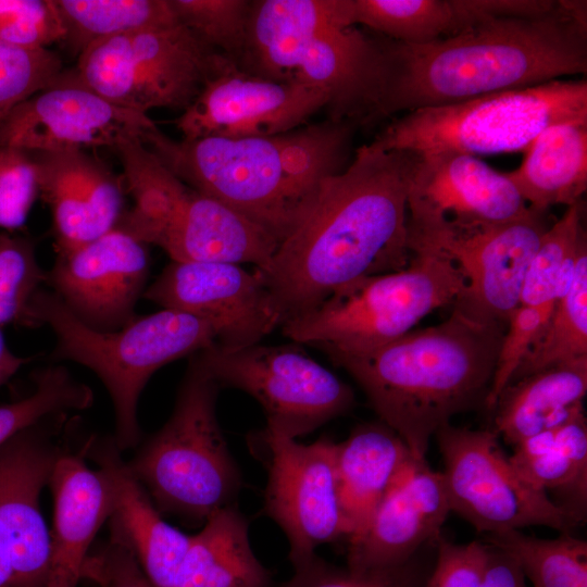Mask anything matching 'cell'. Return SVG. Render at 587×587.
<instances>
[{
  "label": "cell",
  "instance_id": "30",
  "mask_svg": "<svg viewBox=\"0 0 587 587\" xmlns=\"http://www.w3.org/2000/svg\"><path fill=\"white\" fill-rule=\"evenodd\" d=\"M271 572L255 557L249 521L237 505L212 514L190 536L174 587H271Z\"/></svg>",
  "mask_w": 587,
  "mask_h": 587
},
{
  "label": "cell",
  "instance_id": "44",
  "mask_svg": "<svg viewBox=\"0 0 587 587\" xmlns=\"http://www.w3.org/2000/svg\"><path fill=\"white\" fill-rule=\"evenodd\" d=\"M37 196V168L32 153L0 146V228L23 226Z\"/></svg>",
  "mask_w": 587,
  "mask_h": 587
},
{
  "label": "cell",
  "instance_id": "9",
  "mask_svg": "<svg viewBox=\"0 0 587 587\" xmlns=\"http://www.w3.org/2000/svg\"><path fill=\"white\" fill-rule=\"evenodd\" d=\"M564 122L587 123L586 79H557L408 112L390 122L369 145L382 151L419 155L519 152L525 151L544 129Z\"/></svg>",
  "mask_w": 587,
  "mask_h": 587
},
{
  "label": "cell",
  "instance_id": "24",
  "mask_svg": "<svg viewBox=\"0 0 587 587\" xmlns=\"http://www.w3.org/2000/svg\"><path fill=\"white\" fill-rule=\"evenodd\" d=\"M86 457L96 463L110 488L109 527L128 545L154 587H174L191 535L164 521L123 460L113 436L90 437Z\"/></svg>",
  "mask_w": 587,
  "mask_h": 587
},
{
  "label": "cell",
  "instance_id": "3",
  "mask_svg": "<svg viewBox=\"0 0 587 587\" xmlns=\"http://www.w3.org/2000/svg\"><path fill=\"white\" fill-rule=\"evenodd\" d=\"M353 126L328 118L272 136L180 140L157 127L142 142L184 183L279 245L303 218L321 183L345 168Z\"/></svg>",
  "mask_w": 587,
  "mask_h": 587
},
{
  "label": "cell",
  "instance_id": "7",
  "mask_svg": "<svg viewBox=\"0 0 587 587\" xmlns=\"http://www.w3.org/2000/svg\"><path fill=\"white\" fill-rule=\"evenodd\" d=\"M133 207L116 227L174 262L265 266L278 242L260 226L173 174L139 138L115 149Z\"/></svg>",
  "mask_w": 587,
  "mask_h": 587
},
{
  "label": "cell",
  "instance_id": "14",
  "mask_svg": "<svg viewBox=\"0 0 587 587\" xmlns=\"http://www.w3.org/2000/svg\"><path fill=\"white\" fill-rule=\"evenodd\" d=\"M251 445L267 471L263 512L286 535L294 567L315 555L319 546L347 539L335 472L336 442L323 437L304 445L262 429Z\"/></svg>",
  "mask_w": 587,
  "mask_h": 587
},
{
  "label": "cell",
  "instance_id": "23",
  "mask_svg": "<svg viewBox=\"0 0 587 587\" xmlns=\"http://www.w3.org/2000/svg\"><path fill=\"white\" fill-rule=\"evenodd\" d=\"M39 196L52 214L57 254L114 229L123 215L120 179L83 150L30 152Z\"/></svg>",
  "mask_w": 587,
  "mask_h": 587
},
{
  "label": "cell",
  "instance_id": "35",
  "mask_svg": "<svg viewBox=\"0 0 587 587\" xmlns=\"http://www.w3.org/2000/svg\"><path fill=\"white\" fill-rule=\"evenodd\" d=\"M486 538L515 560L533 587H587V542L570 533L549 539L508 530Z\"/></svg>",
  "mask_w": 587,
  "mask_h": 587
},
{
  "label": "cell",
  "instance_id": "29",
  "mask_svg": "<svg viewBox=\"0 0 587 587\" xmlns=\"http://www.w3.org/2000/svg\"><path fill=\"white\" fill-rule=\"evenodd\" d=\"M522 164L507 172L534 210L571 207L587 189V123L564 122L544 129L524 151Z\"/></svg>",
  "mask_w": 587,
  "mask_h": 587
},
{
  "label": "cell",
  "instance_id": "25",
  "mask_svg": "<svg viewBox=\"0 0 587 587\" xmlns=\"http://www.w3.org/2000/svg\"><path fill=\"white\" fill-rule=\"evenodd\" d=\"M48 486L53 521L46 587H76L91 544L110 517V488L102 473L87 465L86 441L79 451L65 449Z\"/></svg>",
  "mask_w": 587,
  "mask_h": 587
},
{
  "label": "cell",
  "instance_id": "41",
  "mask_svg": "<svg viewBox=\"0 0 587 587\" xmlns=\"http://www.w3.org/2000/svg\"><path fill=\"white\" fill-rule=\"evenodd\" d=\"M55 0H0V42L23 50H46L65 38Z\"/></svg>",
  "mask_w": 587,
  "mask_h": 587
},
{
  "label": "cell",
  "instance_id": "33",
  "mask_svg": "<svg viewBox=\"0 0 587 587\" xmlns=\"http://www.w3.org/2000/svg\"><path fill=\"white\" fill-rule=\"evenodd\" d=\"M587 248L582 202L550 224L528 265L520 304L553 308L570 289L580 252Z\"/></svg>",
  "mask_w": 587,
  "mask_h": 587
},
{
  "label": "cell",
  "instance_id": "26",
  "mask_svg": "<svg viewBox=\"0 0 587 587\" xmlns=\"http://www.w3.org/2000/svg\"><path fill=\"white\" fill-rule=\"evenodd\" d=\"M554 0H351L352 25L411 45L459 35L484 22L534 16L551 11Z\"/></svg>",
  "mask_w": 587,
  "mask_h": 587
},
{
  "label": "cell",
  "instance_id": "22",
  "mask_svg": "<svg viewBox=\"0 0 587 587\" xmlns=\"http://www.w3.org/2000/svg\"><path fill=\"white\" fill-rule=\"evenodd\" d=\"M451 512L441 472L413 457L387 490L363 530L348 540L353 571L402 564L435 544Z\"/></svg>",
  "mask_w": 587,
  "mask_h": 587
},
{
  "label": "cell",
  "instance_id": "18",
  "mask_svg": "<svg viewBox=\"0 0 587 587\" xmlns=\"http://www.w3.org/2000/svg\"><path fill=\"white\" fill-rule=\"evenodd\" d=\"M142 297L207 321L226 350L257 345L282 324L260 276L240 264L172 261Z\"/></svg>",
  "mask_w": 587,
  "mask_h": 587
},
{
  "label": "cell",
  "instance_id": "34",
  "mask_svg": "<svg viewBox=\"0 0 587 587\" xmlns=\"http://www.w3.org/2000/svg\"><path fill=\"white\" fill-rule=\"evenodd\" d=\"M584 358H587V248L578 257L570 289L555 301L545 327L510 383Z\"/></svg>",
  "mask_w": 587,
  "mask_h": 587
},
{
  "label": "cell",
  "instance_id": "2",
  "mask_svg": "<svg viewBox=\"0 0 587 587\" xmlns=\"http://www.w3.org/2000/svg\"><path fill=\"white\" fill-rule=\"evenodd\" d=\"M379 40L376 96L362 125L585 74L586 2L557 1L540 15L490 20L428 43Z\"/></svg>",
  "mask_w": 587,
  "mask_h": 587
},
{
  "label": "cell",
  "instance_id": "46",
  "mask_svg": "<svg viewBox=\"0 0 587 587\" xmlns=\"http://www.w3.org/2000/svg\"><path fill=\"white\" fill-rule=\"evenodd\" d=\"M82 578L100 587H154L128 545L112 528L109 539L87 557Z\"/></svg>",
  "mask_w": 587,
  "mask_h": 587
},
{
  "label": "cell",
  "instance_id": "45",
  "mask_svg": "<svg viewBox=\"0 0 587 587\" xmlns=\"http://www.w3.org/2000/svg\"><path fill=\"white\" fill-rule=\"evenodd\" d=\"M436 557L425 587H479L489 546L474 540L455 544L441 536L435 542Z\"/></svg>",
  "mask_w": 587,
  "mask_h": 587
},
{
  "label": "cell",
  "instance_id": "20",
  "mask_svg": "<svg viewBox=\"0 0 587 587\" xmlns=\"http://www.w3.org/2000/svg\"><path fill=\"white\" fill-rule=\"evenodd\" d=\"M147 245L118 227L57 254L46 285L86 326L112 332L130 323L146 290Z\"/></svg>",
  "mask_w": 587,
  "mask_h": 587
},
{
  "label": "cell",
  "instance_id": "17",
  "mask_svg": "<svg viewBox=\"0 0 587 587\" xmlns=\"http://www.w3.org/2000/svg\"><path fill=\"white\" fill-rule=\"evenodd\" d=\"M154 128L148 114L113 104L74 73H61L0 118V146L28 152L116 149L124 140H142Z\"/></svg>",
  "mask_w": 587,
  "mask_h": 587
},
{
  "label": "cell",
  "instance_id": "21",
  "mask_svg": "<svg viewBox=\"0 0 587 587\" xmlns=\"http://www.w3.org/2000/svg\"><path fill=\"white\" fill-rule=\"evenodd\" d=\"M416 155L408 196L410 223L492 224L530 209L507 173L475 155L455 151Z\"/></svg>",
  "mask_w": 587,
  "mask_h": 587
},
{
  "label": "cell",
  "instance_id": "40",
  "mask_svg": "<svg viewBox=\"0 0 587 587\" xmlns=\"http://www.w3.org/2000/svg\"><path fill=\"white\" fill-rule=\"evenodd\" d=\"M419 553L402 564L366 571L337 567L315 554L294 567L295 574L283 587H425L433 565L425 564Z\"/></svg>",
  "mask_w": 587,
  "mask_h": 587
},
{
  "label": "cell",
  "instance_id": "39",
  "mask_svg": "<svg viewBox=\"0 0 587 587\" xmlns=\"http://www.w3.org/2000/svg\"><path fill=\"white\" fill-rule=\"evenodd\" d=\"M46 278L32 242L0 233V327H37L33 303Z\"/></svg>",
  "mask_w": 587,
  "mask_h": 587
},
{
  "label": "cell",
  "instance_id": "5",
  "mask_svg": "<svg viewBox=\"0 0 587 587\" xmlns=\"http://www.w3.org/2000/svg\"><path fill=\"white\" fill-rule=\"evenodd\" d=\"M220 389L190 355L171 416L127 462L158 511L188 525L237 505L242 486L217 420Z\"/></svg>",
  "mask_w": 587,
  "mask_h": 587
},
{
  "label": "cell",
  "instance_id": "47",
  "mask_svg": "<svg viewBox=\"0 0 587 587\" xmlns=\"http://www.w3.org/2000/svg\"><path fill=\"white\" fill-rule=\"evenodd\" d=\"M488 546V559L479 587H527L526 578L515 560Z\"/></svg>",
  "mask_w": 587,
  "mask_h": 587
},
{
  "label": "cell",
  "instance_id": "13",
  "mask_svg": "<svg viewBox=\"0 0 587 587\" xmlns=\"http://www.w3.org/2000/svg\"><path fill=\"white\" fill-rule=\"evenodd\" d=\"M534 209L492 224L408 222V247L421 245L445 254L465 280L453 304L485 322L507 323L520 305L523 282L542 235L550 226Z\"/></svg>",
  "mask_w": 587,
  "mask_h": 587
},
{
  "label": "cell",
  "instance_id": "1",
  "mask_svg": "<svg viewBox=\"0 0 587 587\" xmlns=\"http://www.w3.org/2000/svg\"><path fill=\"white\" fill-rule=\"evenodd\" d=\"M416 161L415 153L367 143L321 183L297 227L265 266L254 268L282 323L360 277L408 265V196Z\"/></svg>",
  "mask_w": 587,
  "mask_h": 587
},
{
  "label": "cell",
  "instance_id": "43",
  "mask_svg": "<svg viewBox=\"0 0 587 587\" xmlns=\"http://www.w3.org/2000/svg\"><path fill=\"white\" fill-rule=\"evenodd\" d=\"M553 308L520 304L508 317L490 387L484 401L488 410L494 409L500 394L528 354Z\"/></svg>",
  "mask_w": 587,
  "mask_h": 587
},
{
  "label": "cell",
  "instance_id": "38",
  "mask_svg": "<svg viewBox=\"0 0 587 587\" xmlns=\"http://www.w3.org/2000/svg\"><path fill=\"white\" fill-rule=\"evenodd\" d=\"M177 20L239 68L252 9L249 0H170Z\"/></svg>",
  "mask_w": 587,
  "mask_h": 587
},
{
  "label": "cell",
  "instance_id": "16",
  "mask_svg": "<svg viewBox=\"0 0 587 587\" xmlns=\"http://www.w3.org/2000/svg\"><path fill=\"white\" fill-rule=\"evenodd\" d=\"M379 36L332 24L249 59L243 71L322 89L332 121L362 124L377 89Z\"/></svg>",
  "mask_w": 587,
  "mask_h": 587
},
{
  "label": "cell",
  "instance_id": "19",
  "mask_svg": "<svg viewBox=\"0 0 587 587\" xmlns=\"http://www.w3.org/2000/svg\"><path fill=\"white\" fill-rule=\"evenodd\" d=\"M327 103L320 88L233 65L204 86L176 126L184 139L272 136L300 127Z\"/></svg>",
  "mask_w": 587,
  "mask_h": 587
},
{
  "label": "cell",
  "instance_id": "32",
  "mask_svg": "<svg viewBox=\"0 0 587 587\" xmlns=\"http://www.w3.org/2000/svg\"><path fill=\"white\" fill-rule=\"evenodd\" d=\"M65 41L79 53L92 42L179 23L170 0H55Z\"/></svg>",
  "mask_w": 587,
  "mask_h": 587
},
{
  "label": "cell",
  "instance_id": "37",
  "mask_svg": "<svg viewBox=\"0 0 587 587\" xmlns=\"http://www.w3.org/2000/svg\"><path fill=\"white\" fill-rule=\"evenodd\" d=\"M92 389L61 364L51 363L33 375V389L23 398L0 405V447L18 432L59 414L92 405Z\"/></svg>",
  "mask_w": 587,
  "mask_h": 587
},
{
  "label": "cell",
  "instance_id": "28",
  "mask_svg": "<svg viewBox=\"0 0 587 587\" xmlns=\"http://www.w3.org/2000/svg\"><path fill=\"white\" fill-rule=\"evenodd\" d=\"M587 358L510 383L500 394L492 430L512 446L584 412Z\"/></svg>",
  "mask_w": 587,
  "mask_h": 587
},
{
  "label": "cell",
  "instance_id": "10",
  "mask_svg": "<svg viewBox=\"0 0 587 587\" xmlns=\"http://www.w3.org/2000/svg\"><path fill=\"white\" fill-rule=\"evenodd\" d=\"M233 65L179 22L97 40L79 53L73 73L113 104L147 114L184 111Z\"/></svg>",
  "mask_w": 587,
  "mask_h": 587
},
{
  "label": "cell",
  "instance_id": "48",
  "mask_svg": "<svg viewBox=\"0 0 587 587\" xmlns=\"http://www.w3.org/2000/svg\"><path fill=\"white\" fill-rule=\"evenodd\" d=\"M29 360L18 357L10 350L0 328V387Z\"/></svg>",
  "mask_w": 587,
  "mask_h": 587
},
{
  "label": "cell",
  "instance_id": "4",
  "mask_svg": "<svg viewBox=\"0 0 587 587\" xmlns=\"http://www.w3.org/2000/svg\"><path fill=\"white\" fill-rule=\"evenodd\" d=\"M505 325L453 305L445 322L371 352L327 355L355 379L380 422L424 459L441 426L485 401Z\"/></svg>",
  "mask_w": 587,
  "mask_h": 587
},
{
  "label": "cell",
  "instance_id": "8",
  "mask_svg": "<svg viewBox=\"0 0 587 587\" xmlns=\"http://www.w3.org/2000/svg\"><path fill=\"white\" fill-rule=\"evenodd\" d=\"M408 266L366 275L312 309L285 320L284 336L327 353L363 354L404 334L439 308L454 304L465 280L441 252L409 246Z\"/></svg>",
  "mask_w": 587,
  "mask_h": 587
},
{
  "label": "cell",
  "instance_id": "36",
  "mask_svg": "<svg viewBox=\"0 0 587 587\" xmlns=\"http://www.w3.org/2000/svg\"><path fill=\"white\" fill-rule=\"evenodd\" d=\"M351 23V0L252 1L245 58L305 36L323 26ZM241 67V66H240Z\"/></svg>",
  "mask_w": 587,
  "mask_h": 587
},
{
  "label": "cell",
  "instance_id": "42",
  "mask_svg": "<svg viewBox=\"0 0 587 587\" xmlns=\"http://www.w3.org/2000/svg\"><path fill=\"white\" fill-rule=\"evenodd\" d=\"M60 58L46 50H23L0 42V118L51 85L62 73Z\"/></svg>",
  "mask_w": 587,
  "mask_h": 587
},
{
  "label": "cell",
  "instance_id": "31",
  "mask_svg": "<svg viewBox=\"0 0 587 587\" xmlns=\"http://www.w3.org/2000/svg\"><path fill=\"white\" fill-rule=\"evenodd\" d=\"M510 461L535 489L553 492L579 523L587 500V423L584 412L515 446ZM549 496V495H548Z\"/></svg>",
  "mask_w": 587,
  "mask_h": 587
},
{
  "label": "cell",
  "instance_id": "6",
  "mask_svg": "<svg viewBox=\"0 0 587 587\" xmlns=\"http://www.w3.org/2000/svg\"><path fill=\"white\" fill-rule=\"evenodd\" d=\"M33 316L37 327L47 325L55 337L49 355L52 363L80 364L104 385L114 409L113 438L122 452L140 441L138 402L150 377L162 366L216 341L210 323L172 309L136 316L116 330H96L78 321L46 288L34 299Z\"/></svg>",
  "mask_w": 587,
  "mask_h": 587
},
{
  "label": "cell",
  "instance_id": "12",
  "mask_svg": "<svg viewBox=\"0 0 587 587\" xmlns=\"http://www.w3.org/2000/svg\"><path fill=\"white\" fill-rule=\"evenodd\" d=\"M435 436L451 512L478 533L489 535L527 526L570 533L579 524L569 511L519 475L492 429H470L448 423Z\"/></svg>",
  "mask_w": 587,
  "mask_h": 587
},
{
  "label": "cell",
  "instance_id": "15",
  "mask_svg": "<svg viewBox=\"0 0 587 587\" xmlns=\"http://www.w3.org/2000/svg\"><path fill=\"white\" fill-rule=\"evenodd\" d=\"M70 414L48 416L0 447V557L12 573L10 587L47 586L50 533L40 496L67 448L60 437Z\"/></svg>",
  "mask_w": 587,
  "mask_h": 587
},
{
  "label": "cell",
  "instance_id": "49",
  "mask_svg": "<svg viewBox=\"0 0 587 587\" xmlns=\"http://www.w3.org/2000/svg\"><path fill=\"white\" fill-rule=\"evenodd\" d=\"M12 573L8 563L0 557V587H10Z\"/></svg>",
  "mask_w": 587,
  "mask_h": 587
},
{
  "label": "cell",
  "instance_id": "27",
  "mask_svg": "<svg viewBox=\"0 0 587 587\" xmlns=\"http://www.w3.org/2000/svg\"><path fill=\"white\" fill-rule=\"evenodd\" d=\"M413 457L399 435L383 422L362 424L336 444L335 472L347 541L363 530Z\"/></svg>",
  "mask_w": 587,
  "mask_h": 587
},
{
  "label": "cell",
  "instance_id": "11",
  "mask_svg": "<svg viewBox=\"0 0 587 587\" xmlns=\"http://www.w3.org/2000/svg\"><path fill=\"white\" fill-rule=\"evenodd\" d=\"M222 387H234L262 407L267 432L296 439L347 413L352 388L294 346L260 344L237 350L212 345L195 353Z\"/></svg>",
  "mask_w": 587,
  "mask_h": 587
}]
</instances>
